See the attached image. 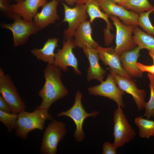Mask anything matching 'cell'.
I'll return each mask as SVG.
<instances>
[{
  "label": "cell",
  "mask_w": 154,
  "mask_h": 154,
  "mask_svg": "<svg viewBox=\"0 0 154 154\" xmlns=\"http://www.w3.org/2000/svg\"><path fill=\"white\" fill-rule=\"evenodd\" d=\"M61 70L54 64L46 66L44 71L45 83L38 94L42 102L37 108L48 110L52 104L68 95V91L61 80Z\"/></svg>",
  "instance_id": "6da1fadb"
},
{
  "label": "cell",
  "mask_w": 154,
  "mask_h": 154,
  "mask_svg": "<svg viewBox=\"0 0 154 154\" xmlns=\"http://www.w3.org/2000/svg\"><path fill=\"white\" fill-rule=\"evenodd\" d=\"M53 119L48 110L45 109L37 108L32 112L22 111L18 114L15 134L25 140L30 132L35 129L43 131L46 121Z\"/></svg>",
  "instance_id": "7a4b0ae2"
},
{
  "label": "cell",
  "mask_w": 154,
  "mask_h": 154,
  "mask_svg": "<svg viewBox=\"0 0 154 154\" xmlns=\"http://www.w3.org/2000/svg\"><path fill=\"white\" fill-rule=\"evenodd\" d=\"M82 93L78 90L75 95L74 102L73 106L68 110L61 111L57 115L59 117L66 116L69 117L74 121L76 128L74 135L75 141L77 142L82 141L86 137L82 129L84 120L88 117H95L100 113L98 111H94L90 113L87 112L82 103Z\"/></svg>",
  "instance_id": "3957f363"
},
{
  "label": "cell",
  "mask_w": 154,
  "mask_h": 154,
  "mask_svg": "<svg viewBox=\"0 0 154 154\" xmlns=\"http://www.w3.org/2000/svg\"><path fill=\"white\" fill-rule=\"evenodd\" d=\"M66 125L53 119L45 129L42 138L40 153L41 154H56L57 146L66 132Z\"/></svg>",
  "instance_id": "277c9868"
},
{
  "label": "cell",
  "mask_w": 154,
  "mask_h": 154,
  "mask_svg": "<svg viewBox=\"0 0 154 154\" xmlns=\"http://www.w3.org/2000/svg\"><path fill=\"white\" fill-rule=\"evenodd\" d=\"M0 93L8 104L11 113L18 114L25 111L26 105L20 97L11 77L0 68Z\"/></svg>",
  "instance_id": "5b68a950"
},
{
  "label": "cell",
  "mask_w": 154,
  "mask_h": 154,
  "mask_svg": "<svg viewBox=\"0 0 154 154\" xmlns=\"http://www.w3.org/2000/svg\"><path fill=\"white\" fill-rule=\"evenodd\" d=\"M113 144L117 148L123 146L134 138L136 133L128 122L122 107L118 106L113 114Z\"/></svg>",
  "instance_id": "8992f818"
},
{
  "label": "cell",
  "mask_w": 154,
  "mask_h": 154,
  "mask_svg": "<svg viewBox=\"0 0 154 154\" xmlns=\"http://www.w3.org/2000/svg\"><path fill=\"white\" fill-rule=\"evenodd\" d=\"M12 24L3 23L1 27L10 30L12 32L14 42V46L18 47L25 43L29 36L36 34L39 30L33 22H29L24 20L19 15L14 14Z\"/></svg>",
  "instance_id": "52a82bcc"
},
{
  "label": "cell",
  "mask_w": 154,
  "mask_h": 154,
  "mask_svg": "<svg viewBox=\"0 0 154 154\" xmlns=\"http://www.w3.org/2000/svg\"><path fill=\"white\" fill-rule=\"evenodd\" d=\"M64 9V18L62 22H67L68 27L64 33V40L72 38L75 32L80 25L87 20L89 17L87 12L86 3L76 5L69 7L64 2L61 3Z\"/></svg>",
  "instance_id": "ba28073f"
},
{
  "label": "cell",
  "mask_w": 154,
  "mask_h": 154,
  "mask_svg": "<svg viewBox=\"0 0 154 154\" xmlns=\"http://www.w3.org/2000/svg\"><path fill=\"white\" fill-rule=\"evenodd\" d=\"M109 17L112 21L116 29L115 52L120 55L123 52L131 50L137 46L132 38L135 26L126 25L122 23L115 16L110 15Z\"/></svg>",
  "instance_id": "9c48e42d"
},
{
  "label": "cell",
  "mask_w": 154,
  "mask_h": 154,
  "mask_svg": "<svg viewBox=\"0 0 154 154\" xmlns=\"http://www.w3.org/2000/svg\"><path fill=\"white\" fill-rule=\"evenodd\" d=\"M100 83L99 85L89 87L88 89L89 94L107 98L114 101L118 106L124 108L122 98L125 92L118 86L112 74L110 73L106 79Z\"/></svg>",
  "instance_id": "30bf717a"
},
{
  "label": "cell",
  "mask_w": 154,
  "mask_h": 154,
  "mask_svg": "<svg viewBox=\"0 0 154 154\" xmlns=\"http://www.w3.org/2000/svg\"><path fill=\"white\" fill-rule=\"evenodd\" d=\"M76 47L73 38L64 40L62 48L57 50L53 64L64 72L68 70V67L71 66L77 74L81 75L78 68L77 59L73 52V49Z\"/></svg>",
  "instance_id": "8fae6325"
},
{
  "label": "cell",
  "mask_w": 154,
  "mask_h": 154,
  "mask_svg": "<svg viewBox=\"0 0 154 154\" xmlns=\"http://www.w3.org/2000/svg\"><path fill=\"white\" fill-rule=\"evenodd\" d=\"M100 9L108 15L118 17L123 23L126 25L139 26V15L129 11L111 0H97Z\"/></svg>",
  "instance_id": "7c38bea8"
},
{
  "label": "cell",
  "mask_w": 154,
  "mask_h": 154,
  "mask_svg": "<svg viewBox=\"0 0 154 154\" xmlns=\"http://www.w3.org/2000/svg\"><path fill=\"white\" fill-rule=\"evenodd\" d=\"M110 73L113 76L119 87L125 92L131 95L140 111L145 109L146 102V92L144 89H138L134 81L131 78L120 76L109 68Z\"/></svg>",
  "instance_id": "4fadbf2b"
},
{
  "label": "cell",
  "mask_w": 154,
  "mask_h": 154,
  "mask_svg": "<svg viewBox=\"0 0 154 154\" xmlns=\"http://www.w3.org/2000/svg\"><path fill=\"white\" fill-rule=\"evenodd\" d=\"M48 3L47 0H23L11 4V8L13 13L20 16L26 21L32 22L38 8Z\"/></svg>",
  "instance_id": "5bb4252c"
},
{
  "label": "cell",
  "mask_w": 154,
  "mask_h": 154,
  "mask_svg": "<svg viewBox=\"0 0 154 154\" xmlns=\"http://www.w3.org/2000/svg\"><path fill=\"white\" fill-rule=\"evenodd\" d=\"M114 48L113 46L106 48L99 45L95 49L104 65L109 66L112 70L120 76L131 78L123 68L120 56Z\"/></svg>",
  "instance_id": "9a60e30c"
},
{
  "label": "cell",
  "mask_w": 154,
  "mask_h": 154,
  "mask_svg": "<svg viewBox=\"0 0 154 154\" xmlns=\"http://www.w3.org/2000/svg\"><path fill=\"white\" fill-rule=\"evenodd\" d=\"M86 3L87 4V12L90 23H92L96 18L102 19L106 22V28L104 29V43L106 46L110 45L114 35L110 31V30H113V27L109 20V16L101 10L97 0H88Z\"/></svg>",
  "instance_id": "2e32d148"
},
{
  "label": "cell",
  "mask_w": 154,
  "mask_h": 154,
  "mask_svg": "<svg viewBox=\"0 0 154 154\" xmlns=\"http://www.w3.org/2000/svg\"><path fill=\"white\" fill-rule=\"evenodd\" d=\"M57 0H52L43 7L41 11L35 15L33 22L42 30L49 25L53 24L59 19L57 14V7L58 2Z\"/></svg>",
  "instance_id": "e0dca14e"
},
{
  "label": "cell",
  "mask_w": 154,
  "mask_h": 154,
  "mask_svg": "<svg viewBox=\"0 0 154 154\" xmlns=\"http://www.w3.org/2000/svg\"><path fill=\"white\" fill-rule=\"evenodd\" d=\"M83 50L90 64L87 75L88 81L95 79L102 82L103 81L106 71L100 64V58L95 48H85L83 49Z\"/></svg>",
  "instance_id": "ac0fdd59"
},
{
  "label": "cell",
  "mask_w": 154,
  "mask_h": 154,
  "mask_svg": "<svg viewBox=\"0 0 154 154\" xmlns=\"http://www.w3.org/2000/svg\"><path fill=\"white\" fill-rule=\"evenodd\" d=\"M89 21L86 20L81 23L76 31L73 37L76 47L82 48H95L99 45L92 36V28Z\"/></svg>",
  "instance_id": "d6986e66"
},
{
  "label": "cell",
  "mask_w": 154,
  "mask_h": 154,
  "mask_svg": "<svg viewBox=\"0 0 154 154\" xmlns=\"http://www.w3.org/2000/svg\"><path fill=\"white\" fill-rule=\"evenodd\" d=\"M141 50V49L137 46L131 50L123 52L119 55L123 68L131 77L139 78L142 76L143 72L136 65Z\"/></svg>",
  "instance_id": "ffe728a7"
},
{
  "label": "cell",
  "mask_w": 154,
  "mask_h": 154,
  "mask_svg": "<svg viewBox=\"0 0 154 154\" xmlns=\"http://www.w3.org/2000/svg\"><path fill=\"white\" fill-rule=\"evenodd\" d=\"M59 41V39L56 38H49L42 48H35L31 50V52L37 59L48 64H53L56 56L54 51L56 48L58 46Z\"/></svg>",
  "instance_id": "44dd1931"
},
{
  "label": "cell",
  "mask_w": 154,
  "mask_h": 154,
  "mask_svg": "<svg viewBox=\"0 0 154 154\" xmlns=\"http://www.w3.org/2000/svg\"><path fill=\"white\" fill-rule=\"evenodd\" d=\"M138 26H135L132 38L135 44L141 49L154 51V36L142 31Z\"/></svg>",
  "instance_id": "7402d4cb"
},
{
  "label": "cell",
  "mask_w": 154,
  "mask_h": 154,
  "mask_svg": "<svg viewBox=\"0 0 154 154\" xmlns=\"http://www.w3.org/2000/svg\"><path fill=\"white\" fill-rule=\"evenodd\" d=\"M134 122L138 127L140 137L149 139L154 135V121L139 116L135 118Z\"/></svg>",
  "instance_id": "603a6c76"
},
{
  "label": "cell",
  "mask_w": 154,
  "mask_h": 154,
  "mask_svg": "<svg viewBox=\"0 0 154 154\" xmlns=\"http://www.w3.org/2000/svg\"><path fill=\"white\" fill-rule=\"evenodd\" d=\"M122 6L137 13L147 11L154 8L148 0H126Z\"/></svg>",
  "instance_id": "cb8c5ba5"
},
{
  "label": "cell",
  "mask_w": 154,
  "mask_h": 154,
  "mask_svg": "<svg viewBox=\"0 0 154 154\" xmlns=\"http://www.w3.org/2000/svg\"><path fill=\"white\" fill-rule=\"evenodd\" d=\"M147 75L150 81V97L149 101L145 103L143 116L149 119L154 117V75L149 73Z\"/></svg>",
  "instance_id": "d4e9b609"
},
{
  "label": "cell",
  "mask_w": 154,
  "mask_h": 154,
  "mask_svg": "<svg viewBox=\"0 0 154 154\" xmlns=\"http://www.w3.org/2000/svg\"><path fill=\"white\" fill-rule=\"evenodd\" d=\"M18 114L4 112L0 110V121L7 128L8 132L17 128V121Z\"/></svg>",
  "instance_id": "484cf974"
},
{
  "label": "cell",
  "mask_w": 154,
  "mask_h": 154,
  "mask_svg": "<svg viewBox=\"0 0 154 154\" xmlns=\"http://www.w3.org/2000/svg\"><path fill=\"white\" fill-rule=\"evenodd\" d=\"M153 11L154 8L140 13L138 17V22L139 25L147 34L154 36V26L152 25L149 17L150 14Z\"/></svg>",
  "instance_id": "4316f807"
},
{
  "label": "cell",
  "mask_w": 154,
  "mask_h": 154,
  "mask_svg": "<svg viewBox=\"0 0 154 154\" xmlns=\"http://www.w3.org/2000/svg\"><path fill=\"white\" fill-rule=\"evenodd\" d=\"M11 1L9 0H0L1 10L9 18L12 19L13 13L11 9Z\"/></svg>",
  "instance_id": "83f0119b"
},
{
  "label": "cell",
  "mask_w": 154,
  "mask_h": 154,
  "mask_svg": "<svg viewBox=\"0 0 154 154\" xmlns=\"http://www.w3.org/2000/svg\"><path fill=\"white\" fill-rule=\"evenodd\" d=\"M117 148L113 143L105 142L103 145V154H116Z\"/></svg>",
  "instance_id": "f1b7e54d"
},
{
  "label": "cell",
  "mask_w": 154,
  "mask_h": 154,
  "mask_svg": "<svg viewBox=\"0 0 154 154\" xmlns=\"http://www.w3.org/2000/svg\"><path fill=\"white\" fill-rule=\"evenodd\" d=\"M136 65L138 68L143 72H146L154 75V64L149 66L137 62Z\"/></svg>",
  "instance_id": "f546056e"
},
{
  "label": "cell",
  "mask_w": 154,
  "mask_h": 154,
  "mask_svg": "<svg viewBox=\"0 0 154 154\" xmlns=\"http://www.w3.org/2000/svg\"><path fill=\"white\" fill-rule=\"evenodd\" d=\"M0 110L5 112L11 113L8 104L1 95H0Z\"/></svg>",
  "instance_id": "4dcf8cb0"
},
{
  "label": "cell",
  "mask_w": 154,
  "mask_h": 154,
  "mask_svg": "<svg viewBox=\"0 0 154 154\" xmlns=\"http://www.w3.org/2000/svg\"><path fill=\"white\" fill-rule=\"evenodd\" d=\"M58 1H64L66 4L71 7H74L76 5L85 3L88 0H57Z\"/></svg>",
  "instance_id": "1f68e13d"
},
{
  "label": "cell",
  "mask_w": 154,
  "mask_h": 154,
  "mask_svg": "<svg viewBox=\"0 0 154 154\" xmlns=\"http://www.w3.org/2000/svg\"><path fill=\"white\" fill-rule=\"evenodd\" d=\"M118 5L122 6L126 0H111Z\"/></svg>",
  "instance_id": "d6a6232c"
},
{
  "label": "cell",
  "mask_w": 154,
  "mask_h": 154,
  "mask_svg": "<svg viewBox=\"0 0 154 154\" xmlns=\"http://www.w3.org/2000/svg\"><path fill=\"white\" fill-rule=\"evenodd\" d=\"M149 54L153 59V64H154V51L153 50H151L149 51Z\"/></svg>",
  "instance_id": "836d02e7"
},
{
  "label": "cell",
  "mask_w": 154,
  "mask_h": 154,
  "mask_svg": "<svg viewBox=\"0 0 154 154\" xmlns=\"http://www.w3.org/2000/svg\"><path fill=\"white\" fill-rule=\"evenodd\" d=\"M23 0H16L15 1V2H18L19 1H23Z\"/></svg>",
  "instance_id": "e575fe53"
},
{
  "label": "cell",
  "mask_w": 154,
  "mask_h": 154,
  "mask_svg": "<svg viewBox=\"0 0 154 154\" xmlns=\"http://www.w3.org/2000/svg\"></svg>",
  "instance_id": "d590c367"
}]
</instances>
